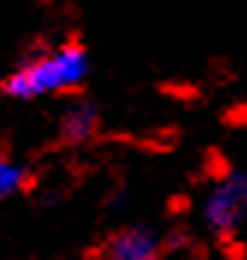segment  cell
<instances>
[{
    "instance_id": "5b68a950",
    "label": "cell",
    "mask_w": 247,
    "mask_h": 260,
    "mask_svg": "<svg viewBox=\"0 0 247 260\" xmlns=\"http://www.w3.org/2000/svg\"><path fill=\"white\" fill-rule=\"evenodd\" d=\"M30 185V168L18 158H9L0 153V201L15 198Z\"/></svg>"
},
{
    "instance_id": "7a4b0ae2",
    "label": "cell",
    "mask_w": 247,
    "mask_h": 260,
    "mask_svg": "<svg viewBox=\"0 0 247 260\" xmlns=\"http://www.w3.org/2000/svg\"><path fill=\"white\" fill-rule=\"evenodd\" d=\"M247 221V171H232L202 201V224L215 236H232Z\"/></svg>"
},
{
    "instance_id": "6da1fadb",
    "label": "cell",
    "mask_w": 247,
    "mask_h": 260,
    "mask_svg": "<svg viewBox=\"0 0 247 260\" xmlns=\"http://www.w3.org/2000/svg\"><path fill=\"white\" fill-rule=\"evenodd\" d=\"M90 75V57L80 45H60L54 51L36 54L24 60L9 78L3 81V93L12 99H39L51 93L77 90Z\"/></svg>"
},
{
    "instance_id": "3957f363",
    "label": "cell",
    "mask_w": 247,
    "mask_h": 260,
    "mask_svg": "<svg viewBox=\"0 0 247 260\" xmlns=\"http://www.w3.org/2000/svg\"><path fill=\"white\" fill-rule=\"evenodd\" d=\"M164 257V242L152 228L131 224L122 228L113 236L104 239L101 260H161Z\"/></svg>"
},
{
    "instance_id": "277c9868",
    "label": "cell",
    "mask_w": 247,
    "mask_h": 260,
    "mask_svg": "<svg viewBox=\"0 0 247 260\" xmlns=\"http://www.w3.org/2000/svg\"><path fill=\"white\" fill-rule=\"evenodd\" d=\"M99 126H101V111L96 102H87V99H77L72 102L63 117H60V126H57V135L63 144H87L99 135Z\"/></svg>"
}]
</instances>
